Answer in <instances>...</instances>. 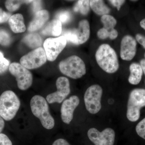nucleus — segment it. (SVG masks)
<instances>
[{
	"mask_svg": "<svg viewBox=\"0 0 145 145\" xmlns=\"http://www.w3.org/2000/svg\"><path fill=\"white\" fill-rule=\"evenodd\" d=\"M95 58L99 67L108 73L116 72L119 67L117 53L109 45L101 44L96 50Z\"/></svg>",
	"mask_w": 145,
	"mask_h": 145,
	"instance_id": "f257e3e1",
	"label": "nucleus"
},
{
	"mask_svg": "<svg viewBox=\"0 0 145 145\" xmlns=\"http://www.w3.org/2000/svg\"><path fill=\"white\" fill-rule=\"evenodd\" d=\"M30 107L33 114L39 118L45 128L52 129L55 122L50 112L49 106L46 99L40 95H35L30 101Z\"/></svg>",
	"mask_w": 145,
	"mask_h": 145,
	"instance_id": "f03ea898",
	"label": "nucleus"
},
{
	"mask_svg": "<svg viewBox=\"0 0 145 145\" xmlns=\"http://www.w3.org/2000/svg\"><path fill=\"white\" fill-rule=\"evenodd\" d=\"M20 106V99L12 91H6L0 96V115L6 121L14 118Z\"/></svg>",
	"mask_w": 145,
	"mask_h": 145,
	"instance_id": "7ed1b4c3",
	"label": "nucleus"
},
{
	"mask_svg": "<svg viewBox=\"0 0 145 145\" xmlns=\"http://www.w3.org/2000/svg\"><path fill=\"white\" fill-rule=\"evenodd\" d=\"M59 68L63 74L74 79L82 78L86 72L84 61L75 55L70 56L60 62Z\"/></svg>",
	"mask_w": 145,
	"mask_h": 145,
	"instance_id": "20e7f679",
	"label": "nucleus"
},
{
	"mask_svg": "<svg viewBox=\"0 0 145 145\" xmlns=\"http://www.w3.org/2000/svg\"><path fill=\"white\" fill-rule=\"evenodd\" d=\"M145 106V89L137 88L130 93L127 103V117L129 121L135 122L140 117V109Z\"/></svg>",
	"mask_w": 145,
	"mask_h": 145,
	"instance_id": "39448f33",
	"label": "nucleus"
},
{
	"mask_svg": "<svg viewBox=\"0 0 145 145\" xmlns=\"http://www.w3.org/2000/svg\"><path fill=\"white\" fill-rule=\"evenodd\" d=\"M90 29L89 23L87 20H83L79 23L78 27L65 30L63 32L67 41L75 45L84 43L89 39Z\"/></svg>",
	"mask_w": 145,
	"mask_h": 145,
	"instance_id": "423d86ee",
	"label": "nucleus"
},
{
	"mask_svg": "<svg viewBox=\"0 0 145 145\" xmlns=\"http://www.w3.org/2000/svg\"><path fill=\"white\" fill-rule=\"evenodd\" d=\"M103 93L102 87L97 84L90 86L86 90L84 101L86 109L91 114H96L101 110Z\"/></svg>",
	"mask_w": 145,
	"mask_h": 145,
	"instance_id": "0eeeda50",
	"label": "nucleus"
},
{
	"mask_svg": "<svg viewBox=\"0 0 145 145\" xmlns=\"http://www.w3.org/2000/svg\"><path fill=\"white\" fill-rule=\"evenodd\" d=\"M9 71L16 78L18 88L22 90L28 89L33 82V76L28 69L18 63H13L10 65Z\"/></svg>",
	"mask_w": 145,
	"mask_h": 145,
	"instance_id": "6e6552de",
	"label": "nucleus"
},
{
	"mask_svg": "<svg viewBox=\"0 0 145 145\" xmlns=\"http://www.w3.org/2000/svg\"><path fill=\"white\" fill-rule=\"evenodd\" d=\"M47 59L44 49L39 47L22 57L20 62L27 69H32L40 67L46 62Z\"/></svg>",
	"mask_w": 145,
	"mask_h": 145,
	"instance_id": "1a4fd4ad",
	"label": "nucleus"
},
{
	"mask_svg": "<svg viewBox=\"0 0 145 145\" xmlns=\"http://www.w3.org/2000/svg\"><path fill=\"white\" fill-rule=\"evenodd\" d=\"M67 40L64 36L58 38H49L45 40L43 44L47 59L50 61L56 60L58 55L64 49Z\"/></svg>",
	"mask_w": 145,
	"mask_h": 145,
	"instance_id": "9d476101",
	"label": "nucleus"
},
{
	"mask_svg": "<svg viewBox=\"0 0 145 145\" xmlns=\"http://www.w3.org/2000/svg\"><path fill=\"white\" fill-rule=\"evenodd\" d=\"M88 136L95 145H113L115 133L110 128L105 129L102 132L95 128H91L88 132Z\"/></svg>",
	"mask_w": 145,
	"mask_h": 145,
	"instance_id": "9b49d317",
	"label": "nucleus"
},
{
	"mask_svg": "<svg viewBox=\"0 0 145 145\" xmlns=\"http://www.w3.org/2000/svg\"><path fill=\"white\" fill-rule=\"evenodd\" d=\"M56 86L57 91L47 96L46 101L48 103H61L70 93V83L66 77H59L56 81Z\"/></svg>",
	"mask_w": 145,
	"mask_h": 145,
	"instance_id": "f8f14e48",
	"label": "nucleus"
},
{
	"mask_svg": "<svg viewBox=\"0 0 145 145\" xmlns=\"http://www.w3.org/2000/svg\"><path fill=\"white\" fill-rule=\"evenodd\" d=\"M137 50V42L132 36L127 35L123 37L121 43L120 56L123 60L131 61L135 57Z\"/></svg>",
	"mask_w": 145,
	"mask_h": 145,
	"instance_id": "ddd939ff",
	"label": "nucleus"
},
{
	"mask_svg": "<svg viewBox=\"0 0 145 145\" xmlns=\"http://www.w3.org/2000/svg\"><path fill=\"white\" fill-rule=\"evenodd\" d=\"M80 102L78 96H72L63 102L61 107V117L65 123L69 124L71 121L74 110L79 105Z\"/></svg>",
	"mask_w": 145,
	"mask_h": 145,
	"instance_id": "4468645a",
	"label": "nucleus"
},
{
	"mask_svg": "<svg viewBox=\"0 0 145 145\" xmlns=\"http://www.w3.org/2000/svg\"><path fill=\"white\" fill-rule=\"evenodd\" d=\"M49 17V13L47 10H41L36 12L33 20L29 23L28 31H34L41 28L48 20Z\"/></svg>",
	"mask_w": 145,
	"mask_h": 145,
	"instance_id": "2eb2a0df",
	"label": "nucleus"
},
{
	"mask_svg": "<svg viewBox=\"0 0 145 145\" xmlns=\"http://www.w3.org/2000/svg\"><path fill=\"white\" fill-rule=\"evenodd\" d=\"M61 32V22L57 19L49 22L42 31V34L46 36H59Z\"/></svg>",
	"mask_w": 145,
	"mask_h": 145,
	"instance_id": "dca6fc26",
	"label": "nucleus"
},
{
	"mask_svg": "<svg viewBox=\"0 0 145 145\" xmlns=\"http://www.w3.org/2000/svg\"><path fill=\"white\" fill-rule=\"evenodd\" d=\"M8 23L14 33H22L25 31L26 27L24 23L23 16L22 14L18 13L11 16L8 20Z\"/></svg>",
	"mask_w": 145,
	"mask_h": 145,
	"instance_id": "f3484780",
	"label": "nucleus"
},
{
	"mask_svg": "<svg viewBox=\"0 0 145 145\" xmlns=\"http://www.w3.org/2000/svg\"><path fill=\"white\" fill-rule=\"evenodd\" d=\"M129 71L130 74L128 78L129 82L131 84H138L142 80L143 75L141 65L137 63H132L130 65Z\"/></svg>",
	"mask_w": 145,
	"mask_h": 145,
	"instance_id": "a211bd4d",
	"label": "nucleus"
},
{
	"mask_svg": "<svg viewBox=\"0 0 145 145\" xmlns=\"http://www.w3.org/2000/svg\"><path fill=\"white\" fill-rule=\"evenodd\" d=\"M90 7L93 12L99 16L108 15L110 9L102 0L90 1Z\"/></svg>",
	"mask_w": 145,
	"mask_h": 145,
	"instance_id": "6ab92c4d",
	"label": "nucleus"
},
{
	"mask_svg": "<svg viewBox=\"0 0 145 145\" xmlns=\"http://www.w3.org/2000/svg\"><path fill=\"white\" fill-rule=\"evenodd\" d=\"M23 41L31 48H38L42 43L41 37L37 34H31L27 35L24 38Z\"/></svg>",
	"mask_w": 145,
	"mask_h": 145,
	"instance_id": "aec40b11",
	"label": "nucleus"
},
{
	"mask_svg": "<svg viewBox=\"0 0 145 145\" xmlns=\"http://www.w3.org/2000/svg\"><path fill=\"white\" fill-rule=\"evenodd\" d=\"M90 8V1L81 0L77 2L73 9L75 12H78L85 16L89 13Z\"/></svg>",
	"mask_w": 145,
	"mask_h": 145,
	"instance_id": "412c9836",
	"label": "nucleus"
},
{
	"mask_svg": "<svg viewBox=\"0 0 145 145\" xmlns=\"http://www.w3.org/2000/svg\"><path fill=\"white\" fill-rule=\"evenodd\" d=\"M101 22L103 25V27L109 32L114 29V27L116 26L117 23V21L115 18L110 15L102 16Z\"/></svg>",
	"mask_w": 145,
	"mask_h": 145,
	"instance_id": "4be33fe9",
	"label": "nucleus"
},
{
	"mask_svg": "<svg viewBox=\"0 0 145 145\" xmlns=\"http://www.w3.org/2000/svg\"><path fill=\"white\" fill-rule=\"evenodd\" d=\"M23 3H26V1L8 0L5 2V6L6 8L8 11L13 12L18 10Z\"/></svg>",
	"mask_w": 145,
	"mask_h": 145,
	"instance_id": "5701e85b",
	"label": "nucleus"
},
{
	"mask_svg": "<svg viewBox=\"0 0 145 145\" xmlns=\"http://www.w3.org/2000/svg\"><path fill=\"white\" fill-rule=\"evenodd\" d=\"M56 18V19L60 21L61 23H66L71 20V15L69 11L67 10H63L57 13Z\"/></svg>",
	"mask_w": 145,
	"mask_h": 145,
	"instance_id": "b1692460",
	"label": "nucleus"
},
{
	"mask_svg": "<svg viewBox=\"0 0 145 145\" xmlns=\"http://www.w3.org/2000/svg\"><path fill=\"white\" fill-rule=\"evenodd\" d=\"M11 42L10 35L5 30L0 29V44L7 46Z\"/></svg>",
	"mask_w": 145,
	"mask_h": 145,
	"instance_id": "393cba45",
	"label": "nucleus"
},
{
	"mask_svg": "<svg viewBox=\"0 0 145 145\" xmlns=\"http://www.w3.org/2000/svg\"><path fill=\"white\" fill-rule=\"evenodd\" d=\"M10 62L4 57L2 52L0 51V74L7 71L9 68Z\"/></svg>",
	"mask_w": 145,
	"mask_h": 145,
	"instance_id": "a878e982",
	"label": "nucleus"
},
{
	"mask_svg": "<svg viewBox=\"0 0 145 145\" xmlns=\"http://www.w3.org/2000/svg\"><path fill=\"white\" fill-rule=\"evenodd\" d=\"M135 129L138 135L145 140V118L137 124Z\"/></svg>",
	"mask_w": 145,
	"mask_h": 145,
	"instance_id": "bb28decb",
	"label": "nucleus"
},
{
	"mask_svg": "<svg viewBox=\"0 0 145 145\" xmlns=\"http://www.w3.org/2000/svg\"><path fill=\"white\" fill-rule=\"evenodd\" d=\"M11 16L10 13L5 12L0 8V24L7 22Z\"/></svg>",
	"mask_w": 145,
	"mask_h": 145,
	"instance_id": "cd10ccee",
	"label": "nucleus"
},
{
	"mask_svg": "<svg viewBox=\"0 0 145 145\" xmlns=\"http://www.w3.org/2000/svg\"><path fill=\"white\" fill-rule=\"evenodd\" d=\"M110 32L104 27L100 29L97 33V36L99 39L104 40L109 38Z\"/></svg>",
	"mask_w": 145,
	"mask_h": 145,
	"instance_id": "c85d7f7f",
	"label": "nucleus"
},
{
	"mask_svg": "<svg viewBox=\"0 0 145 145\" xmlns=\"http://www.w3.org/2000/svg\"><path fill=\"white\" fill-rule=\"evenodd\" d=\"M0 145H13L7 135L3 133H0Z\"/></svg>",
	"mask_w": 145,
	"mask_h": 145,
	"instance_id": "c756f323",
	"label": "nucleus"
},
{
	"mask_svg": "<svg viewBox=\"0 0 145 145\" xmlns=\"http://www.w3.org/2000/svg\"><path fill=\"white\" fill-rule=\"evenodd\" d=\"M108 1L112 5L117 7V10H119L121 8V6L124 3L125 1L123 0H110Z\"/></svg>",
	"mask_w": 145,
	"mask_h": 145,
	"instance_id": "7c9ffc66",
	"label": "nucleus"
},
{
	"mask_svg": "<svg viewBox=\"0 0 145 145\" xmlns=\"http://www.w3.org/2000/svg\"><path fill=\"white\" fill-rule=\"evenodd\" d=\"M42 7V2L40 1H33L32 2V8L34 12H36L40 10Z\"/></svg>",
	"mask_w": 145,
	"mask_h": 145,
	"instance_id": "2f4dec72",
	"label": "nucleus"
},
{
	"mask_svg": "<svg viewBox=\"0 0 145 145\" xmlns=\"http://www.w3.org/2000/svg\"><path fill=\"white\" fill-rule=\"evenodd\" d=\"M135 39L141 45L144 47L145 49V36L142 34H138L135 36Z\"/></svg>",
	"mask_w": 145,
	"mask_h": 145,
	"instance_id": "473e14b6",
	"label": "nucleus"
},
{
	"mask_svg": "<svg viewBox=\"0 0 145 145\" xmlns=\"http://www.w3.org/2000/svg\"><path fill=\"white\" fill-rule=\"evenodd\" d=\"M52 145H70L66 140L63 139H59L54 141Z\"/></svg>",
	"mask_w": 145,
	"mask_h": 145,
	"instance_id": "72a5a7b5",
	"label": "nucleus"
},
{
	"mask_svg": "<svg viewBox=\"0 0 145 145\" xmlns=\"http://www.w3.org/2000/svg\"><path fill=\"white\" fill-rule=\"evenodd\" d=\"M118 36V32L115 29L112 30L110 32L109 36V38L111 40H114L117 38Z\"/></svg>",
	"mask_w": 145,
	"mask_h": 145,
	"instance_id": "f704fd0d",
	"label": "nucleus"
},
{
	"mask_svg": "<svg viewBox=\"0 0 145 145\" xmlns=\"http://www.w3.org/2000/svg\"><path fill=\"white\" fill-rule=\"evenodd\" d=\"M5 127V122L3 119L0 115V133L3 131Z\"/></svg>",
	"mask_w": 145,
	"mask_h": 145,
	"instance_id": "c9c22d12",
	"label": "nucleus"
},
{
	"mask_svg": "<svg viewBox=\"0 0 145 145\" xmlns=\"http://www.w3.org/2000/svg\"><path fill=\"white\" fill-rule=\"evenodd\" d=\"M140 65L142 69L143 72H144L145 75V59H142L141 60Z\"/></svg>",
	"mask_w": 145,
	"mask_h": 145,
	"instance_id": "e433bc0d",
	"label": "nucleus"
},
{
	"mask_svg": "<svg viewBox=\"0 0 145 145\" xmlns=\"http://www.w3.org/2000/svg\"><path fill=\"white\" fill-rule=\"evenodd\" d=\"M140 25L142 28H143L145 30V19H143V20L140 22Z\"/></svg>",
	"mask_w": 145,
	"mask_h": 145,
	"instance_id": "4c0bfd02",
	"label": "nucleus"
},
{
	"mask_svg": "<svg viewBox=\"0 0 145 145\" xmlns=\"http://www.w3.org/2000/svg\"><path fill=\"white\" fill-rule=\"evenodd\" d=\"M144 56H145V55H144Z\"/></svg>",
	"mask_w": 145,
	"mask_h": 145,
	"instance_id": "58836bf2",
	"label": "nucleus"
}]
</instances>
